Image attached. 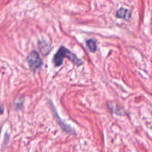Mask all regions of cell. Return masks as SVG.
I'll list each match as a JSON object with an SVG mask.
<instances>
[{
    "label": "cell",
    "mask_w": 152,
    "mask_h": 152,
    "mask_svg": "<svg viewBox=\"0 0 152 152\" xmlns=\"http://www.w3.org/2000/svg\"><path fill=\"white\" fill-rule=\"evenodd\" d=\"M65 57L68 58L73 63L75 64L77 66H80V65H83L82 60L77 56V55L73 53L71 50H69L68 48L64 47V46H61L60 48L58 50V51L56 52V54L53 56V61L55 66H60L62 64V62H63V59Z\"/></svg>",
    "instance_id": "cell-1"
},
{
    "label": "cell",
    "mask_w": 152,
    "mask_h": 152,
    "mask_svg": "<svg viewBox=\"0 0 152 152\" xmlns=\"http://www.w3.org/2000/svg\"><path fill=\"white\" fill-rule=\"evenodd\" d=\"M27 60L29 65V67L33 70L39 69L42 65V61L41 57L39 56V53L36 50H33L27 56Z\"/></svg>",
    "instance_id": "cell-2"
},
{
    "label": "cell",
    "mask_w": 152,
    "mask_h": 152,
    "mask_svg": "<svg viewBox=\"0 0 152 152\" xmlns=\"http://www.w3.org/2000/svg\"><path fill=\"white\" fill-rule=\"evenodd\" d=\"M132 13L130 10L125 7H120L116 13V16L120 19H123L125 20H129L130 19Z\"/></svg>",
    "instance_id": "cell-3"
},
{
    "label": "cell",
    "mask_w": 152,
    "mask_h": 152,
    "mask_svg": "<svg viewBox=\"0 0 152 152\" xmlns=\"http://www.w3.org/2000/svg\"><path fill=\"white\" fill-rule=\"evenodd\" d=\"M39 46L40 50H41V51L42 52L43 54H48V53L50 52V45H49L47 42H45L44 41L39 42Z\"/></svg>",
    "instance_id": "cell-4"
},
{
    "label": "cell",
    "mask_w": 152,
    "mask_h": 152,
    "mask_svg": "<svg viewBox=\"0 0 152 152\" xmlns=\"http://www.w3.org/2000/svg\"><path fill=\"white\" fill-rule=\"evenodd\" d=\"M86 45H87L88 48L89 50H90L91 52L94 53V52H96V50H97L96 42L94 39H88L87 41H86Z\"/></svg>",
    "instance_id": "cell-5"
},
{
    "label": "cell",
    "mask_w": 152,
    "mask_h": 152,
    "mask_svg": "<svg viewBox=\"0 0 152 152\" xmlns=\"http://www.w3.org/2000/svg\"><path fill=\"white\" fill-rule=\"evenodd\" d=\"M24 102V97L23 96H19L18 98H16L14 101V103H13V105H14V108L16 110H19L22 108V105H23Z\"/></svg>",
    "instance_id": "cell-6"
}]
</instances>
